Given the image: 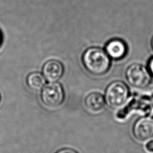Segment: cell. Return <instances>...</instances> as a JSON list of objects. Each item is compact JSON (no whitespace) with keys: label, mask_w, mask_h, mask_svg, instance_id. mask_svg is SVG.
<instances>
[{"label":"cell","mask_w":153,"mask_h":153,"mask_svg":"<svg viewBox=\"0 0 153 153\" xmlns=\"http://www.w3.org/2000/svg\"><path fill=\"white\" fill-rule=\"evenodd\" d=\"M56 153H78V152L73 149L66 148H63L57 151Z\"/></svg>","instance_id":"obj_11"},{"label":"cell","mask_w":153,"mask_h":153,"mask_svg":"<svg viewBox=\"0 0 153 153\" xmlns=\"http://www.w3.org/2000/svg\"><path fill=\"white\" fill-rule=\"evenodd\" d=\"M125 75L127 82L136 88H145L151 81V74L148 69L140 63L130 65L127 68Z\"/></svg>","instance_id":"obj_3"},{"label":"cell","mask_w":153,"mask_h":153,"mask_svg":"<svg viewBox=\"0 0 153 153\" xmlns=\"http://www.w3.org/2000/svg\"><path fill=\"white\" fill-rule=\"evenodd\" d=\"M42 72L43 76L49 82H57L64 73V67L60 62L50 60L44 63Z\"/></svg>","instance_id":"obj_6"},{"label":"cell","mask_w":153,"mask_h":153,"mask_svg":"<svg viewBox=\"0 0 153 153\" xmlns=\"http://www.w3.org/2000/svg\"><path fill=\"white\" fill-rule=\"evenodd\" d=\"M1 33H0V43H1Z\"/></svg>","instance_id":"obj_14"},{"label":"cell","mask_w":153,"mask_h":153,"mask_svg":"<svg viewBox=\"0 0 153 153\" xmlns=\"http://www.w3.org/2000/svg\"><path fill=\"white\" fill-rule=\"evenodd\" d=\"M149 72L151 75H153V57H152L148 62V68Z\"/></svg>","instance_id":"obj_12"},{"label":"cell","mask_w":153,"mask_h":153,"mask_svg":"<svg viewBox=\"0 0 153 153\" xmlns=\"http://www.w3.org/2000/svg\"><path fill=\"white\" fill-rule=\"evenodd\" d=\"M151 47H152V50H153V36H152V39H151Z\"/></svg>","instance_id":"obj_13"},{"label":"cell","mask_w":153,"mask_h":153,"mask_svg":"<svg viewBox=\"0 0 153 153\" xmlns=\"http://www.w3.org/2000/svg\"><path fill=\"white\" fill-rule=\"evenodd\" d=\"M146 150L149 153H153V140H149L145 145Z\"/></svg>","instance_id":"obj_10"},{"label":"cell","mask_w":153,"mask_h":153,"mask_svg":"<svg viewBox=\"0 0 153 153\" xmlns=\"http://www.w3.org/2000/svg\"><path fill=\"white\" fill-rule=\"evenodd\" d=\"M64 99V90L59 82H49L45 84L41 90V101L44 105L50 108L58 107L63 103Z\"/></svg>","instance_id":"obj_4"},{"label":"cell","mask_w":153,"mask_h":153,"mask_svg":"<svg viewBox=\"0 0 153 153\" xmlns=\"http://www.w3.org/2000/svg\"><path fill=\"white\" fill-rule=\"evenodd\" d=\"M133 134L139 141H146L153 137V119L142 117L136 120L133 126Z\"/></svg>","instance_id":"obj_5"},{"label":"cell","mask_w":153,"mask_h":153,"mask_svg":"<svg viewBox=\"0 0 153 153\" xmlns=\"http://www.w3.org/2000/svg\"><path fill=\"white\" fill-rule=\"evenodd\" d=\"M84 104L89 111L98 112L103 109L105 105V99L100 93L93 92L86 96Z\"/></svg>","instance_id":"obj_8"},{"label":"cell","mask_w":153,"mask_h":153,"mask_svg":"<svg viewBox=\"0 0 153 153\" xmlns=\"http://www.w3.org/2000/svg\"><path fill=\"white\" fill-rule=\"evenodd\" d=\"M45 78L39 72H33L29 74L26 78V84L33 90H41L45 84Z\"/></svg>","instance_id":"obj_9"},{"label":"cell","mask_w":153,"mask_h":153,"mask_svg":"<svg viewBox=\"0 0 153 153\" xmlns=\"http://www.w3.org/2000/svg\"><path fill=\"white\" fill-rule=\"evenodd\" d=\"M82 62L86 70L94 75L106 74L111 66V60L106 51L99 47H90L85 50Z\"/></svg>","instance_id":"obj_1"},{"label":"cell","mask_w":153,"mask_h":153,"mask_svg":"<svg viewBox=\"0 0 153 153\" xmlns=\"http://www.w3.org/2000/svg\"><path fill=\"white\" fill-rule=\"evenodd\" d=\"M129 97V90L127 85L121 81L112 82L106 88L105 94V102L114 109L124 105Z\"/></svg>","instance_id":"obj_2"},{"label":"cell","mask_w":153,"mask_h":153,"mask_svg":"<svg viewBox=\"0 0 153 153\" xmlns=\"http://www.w3.org/2000/svg\"><path fill=\"white\" fill-rule=\"evenodd\" d=\"M127 51V48L124 42L118 39L109 41L105 47L107 54L109 57L115 60L123 59L126 56Z\"/></svg>","instance_id":"obj_7"}]
</instances>
